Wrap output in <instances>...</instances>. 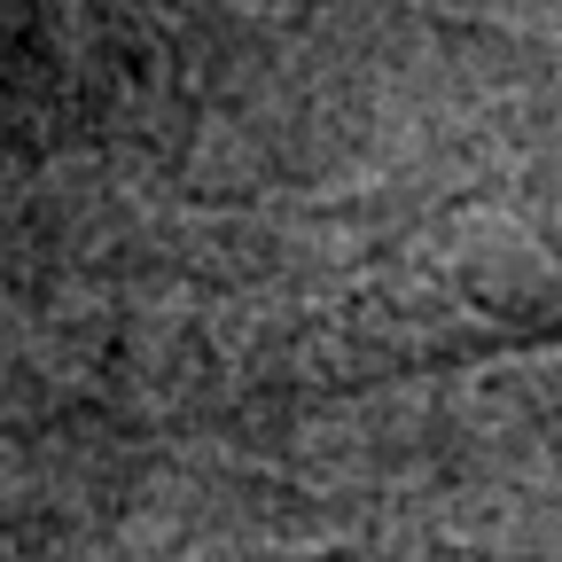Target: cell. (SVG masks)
Segmentation results:
<instances>
[{
	"label": "cell",
	"mask_w": 562,
	"mask_h": 562,
	"mask_svg": "<svg viewBox=\"0 0 562 562\" xmlns=\"http://www.w3.org/2000/svg\"><path fill=\"white\" fill-rule=\"evenodd\" d=\"M383 313L414 360L562 344V180L446 211Z\"/></svg>",
	"instance_id": "6da1fadb"
}]
</instances>
